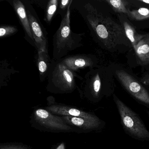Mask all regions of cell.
<instances>
[{
    "label": "cell",
    "mask_w": 149,
    "mask_h": 149,
    "mask_svg": "<svg viewBox=\"0 0 149 149\" xmlns=\"http://www.w3.org/2000/svg\"><path fill=\"white\" fill-rule=\"evenodd\" d=\"M146 112H147V115H148V116L149 117V111H146Z\"/></svg>",
    "instance_id": "cell-25"
},
{
    "label": "cell",
    "mask_w": 149,
    "mask_h": 149,
    "mask_svg": "<svg viewBox=\"0 0 149 149\" xmlns=\"http://www.w3.org/2000/svg\"><path fill=\"white\" fill-rule=\"evenodd\" d=\"M113 97L125 132L136 140L149 141V131L139 116L120 100L116 94H114Z\"/></svg>",
    "instance_id": "cell-4"
},
{
    "label": "cell",
    "mask_w": 149,
    "mask_h": 149,
    "mask_svg": "<svg viewBox=\"0 0 149 149\" xmlns=\"http://www.w3.org/2000/svg\"><path fill=\"white\" fill-rule=\"evenodd\" d=\"M1 149H25V148L22 147L21 146H7L1 147Z\"/></svg>",
    "instance_id": "cell-22"
},
{
    "label": "cell",
    "mask_w": 149,
    "mask_h": 149,
    "mask_svg": "<svg viewBox=\"0 0 149 149\" xmlns=\"http://www.w3.org/2000/svg\"><path fill=\"white\" fill-rule=\"evenodd\" d=\"M59 61L74 72L80 69L89 68L91 69L98 67V59L92 54L71 55Z\"/></svg>",
    "instance_id": "cell-9"
},
{
    "label": "cell",
    "mask_w": 149,
    "mask_h": 149,
    "mask_svg": "<svg viewBox=\"0 0 149 149\" xmlns=\"http://www.w3.org/2000/svg\"><path fill=\"white\" fill-rule=\"evenodd\" d=\"M134 50L137 63L142 66L149 65V33L145 35Z\"/></svg>",
    "instance_id": "cell-14"
},
{
    "label": "cell",
    "mask_w": 149,
    "mask_h": 149,
    "mask_svg": "<svg viewBox=\"0 0 149 149\" xmlns=\"http://www.w3.org/2000/svg\"><path fill=\"white\" fill-rule=\"evenodd\" d=\"M118 19L121 26L133 49L136 48L140 40L144 37L145 35L140 34L137 32L135 26L130 22L127 16L123 14H118Z\"/></svg>",
    "instance_id": "cell-13"
},
{
    "label": "cell",
    "mask_w": 149,
    "mask_h": 149,
    "mask_svg": "<svg viewBox=\"0 0 149 149\" xmlns=\"http://www.w3.org/2000/svg\"><path fill=\"white\" fill-rule=\"evenodd\" d=\"M139 80L145 86L149 88V72L142 76Z\"/></svg>",
    "instance_id": "cell-21"
},
{
    "label": "cell",
    "mask_w": 149,
    "mask_h": 149,
    "mask_svg": "<svg viewBox=\"0 0 149 149\" xmlns=\"http://www.w3.org/2000/svg\"><path fill=\"white\" fill-rule=\"evenodd\" d=\"M52 62V59L50 58L48 53L42 50L38 51L36 63L41 82L44 81L47 78Z\"/></svg>",
    "instance_id": "cell-15"
},
{
    "label": "cell",
    "mask_w": 149,
    "mask_h": 149,
    "mask_svg": "<svg viewBox=\"0 0 149 149\" xmlns=\"http://www.w3.org/2000/svg\"><path fill=\"white\" fill-rule=\"evenodd\" d=\"M81 77L59 60L52 59V64L48 76L47 89L56 93H68L76 88L75 77Z\"/></svg>",
    "instance_id": "cell-5"
},
{
    "label": "cell",
    "mask_w": 149,
    "mask_h": 149,
    "mask_svg": "<svg viewBox=\"0 0 149 149\" xmlns=\"http://www.w3.org/2000/svg\"><path fill=\"white\" fill-rule=\"evenodd\" d=\"M131 21H143L149 19V8H141L130 11L128 17Z\"/></svg>",
    "instance_id": "cell-18"
},
{
    "label": "cell",
    "mask_w": 149,
    "mask_h": 149,
    "mask_svg": "<svg viewBox=\"0 0 149 149\" xmlns=\"http://www.w3.org/2000/svg\"><path fill=\"white\" fill-rule=\"evenodd\" d=\"M37 4L44 9V21L49 25L58 10L59 0L38 1Z\"/></svg>",
    "instance_id": "cell-16"
},
{
    "label": "cell",
    "mask_w": 149,
    "mask_h": 149,
    "mask_svg": "<svg viewBox=\"0 0 149 149\" xmlns=\"http://www.w3.org/2000/svg\"><path fill=\"white\" fill-rule=\"evenodd\" d=\"M105 2L118 14H123L129 17L130 3L126 0H105Z\"/></svg>",
    "instance_id": "cell-17"
},
{
    "label": "cell",
    "mask_w": 149,
    "mask_h": 149,
    "mask_svg": "<svg viewBox=\"0 0 149 149\" xmlns=\"http://www.w3.org/2000/svg\"><path fill=\"white\" fill-rule=\"evenodd\" d=\"M73 1V0L59 1L57 13L61 15V19L64 17L69 8L71 7Z\"/></svg>",
    "instance_id": "cell-20"
},
{
    "label": "cell",
    "mask_w": 149,
    "mask_h": 149,
    "mask_svg": "<svg viewBox=\"0 0 149 149\" xmlns=\"http://www.w3.org/2000/svg\"><path fill=\"white\" fill-rule=\"evenodd\" d=\"M138 1L141 2V3H143L144 4L149 5V0H139Z\"/></svg>",
    "instance_id": "cell-23"
},
{
    "label": "cell",
    "mask_w": 149,
    "mask_h": 149,
    "mask_svg": "<svg viewBox=\"0 0 149 149\" xmlns=\"http://www.w3.org/2000/svg\"><path fill=\"white\" fill-rule=\"evenodd\" d=\"M28 18L32 34L37 51L42 50L48 53L47 33L42 24L34 8L29 1H22Z\"/></svg>",
    "instance_id": "cell-7"
},
{
    "label": "cell",
    "mask_w": 149,
    "mask_h": 149,
    "mask_svg": "<svg viewBox=\"0 0 149 149\" xmlns=\"http://www.w3.org/2000/svg\"><path fill=\"white\" fill-rule=\"evenodd\" d=\"M35 119L43 127L55 130L70 131L72 130L61 118L47 110L39 109L35 112Z\"/></svg>",
    "instance_id": "cell-8"
},
{
    "label": "cell",
    "mask_w": 149,
    "mask_h": 149,
    "mask_svg": "<svg viewBox=\"0 0 149 149\" xmlns=\"http://www.w3.org/2000/svg\"><path fill=\"white\" fill-rule=\"evenodd\" d=\"M67 124L70 125L86 130H100L104 127L105 123L100 118L91 119L79 117L62 116L61 117Z\"/></svg>",
    "instance_id": "cell-11"
},
{
    "label": "cell",
    "mask_w": 149,
    "mask_h": 149,
    "mask_svg": "<svg viewBox=\"0 0 149 149\" xmlns=\"http://www.w3.org/2000/svg\"><path fill=\"white\" fill-rule=\"evenodd\" d=\"M113 68L98 66L90 69L83 81L85 91L96 101L114 95L116 84Z\"/></svg>",
    "instance_id": "cell-2"
},
{
    "label": "cell",
    "mask_w": 149,
    "mask_h": 149,
    "mask_svg": "<svg viewBox=\"0 0 149 149\" xmlns=\"http://www.w3.org/2000/svg\"><path fill=\"white\" fill-rule=\"evenodd\" d=\"M56 149H65V146L63 143H62Z\"/></svg>",
    "instance_id": "cell-24"
},
{
    "label": "cell",
    "mask_w": 149,
    "mask_h": 149,
    "mask_svg": "<svg viewBox=\"0 0 149 149\" xmlns=\"http://www.w3.org/2000/svg\"><path fill=\"white\" fill-rule=\"evenodd\" d=\"M115 77L122 87L135 100L149 109V88L128 70L116 67L113 68Z\"/></svg>",
    "instance_id": "cell-6"
},
{
    "label": "cell",
    "mask_w": 149,
    "mask_h": 149,
    "mask_svg": "<svg viewBox=\"0 0 149 149\" xmlns=\"http://www.w3.org/2000/svg\"><path fill=\"white\" fill-rule=\"evenodd\" d=\"M17 27L13 26L3 25L0 27V37L5 38L15 34L18 32Z\"/></svg>",
    "instance_id": "cell-19"
},
{
    "label": "cell",
    "mask_w": 149,
    "mask_h": 149,
    "mask_svg": "<svg viewBox=\"0 0 149 149\" xmlns=\"http://www.w3.org/2000/svg\"><path fill=\"white\" fill-rule=\"evenodd\" d=\"M47 109L50 113L55 115L79 117L91 119H97L99 118L98 117L94 114L85 112L74 108H70L68 106L58 105H52L47 107Z\"/></svg>",
    "instance_id": "cell-12"
},
{
    "label": "cell",
    "mask_w": 149,
    "mask_h": 149,
    "mask_svg": "<svg viewBox=\"0 0 149 149\" xmlns=\"http://www.w3.org/2000/svg\"><path fill=\"white\" fill-rule=\"evenodd\" d=\"M70 14V8L53 36V59L55 61L62 59L70 52L83 46V36L85 33H76L71 30Z\"/></svg>",
    "instance_id": "cell-3"
},
{
    "label": "cell",
    "mask_w": 149,
    "mask_h": 149,
    "mask_svg": "<svg viewBox=\"0 0 149 149\" xmlns=\"http://www.w3.org/2000/svg\"><path fill=\"white\" fill-rule=\"evenodd\" d=\"M8 1L13 8L18 16L20 22L25 32V39L32 46L36 47L35 42L29 25L26 7L23 1L20 0H9Z\"/></svg>",
    "instance_id": "cell-10"
},
{
    "label": "cell",
    "mask_w": 149,
    "mask_h": 149,
    "mask_svg": "<svg viewBox=\"0 0 149 149\" xmlns=\"http://www.w3.org/2000/svg\"><path fill=\"white\" fill-rule=\"evenodd\" d=\"M72 5L85 21L94 40L102 48L114 53L122 47H132L121 25L101 11L93 1H73Z\"/></svg>",
    "instance_id": "cell-1"
}]
</instances>
